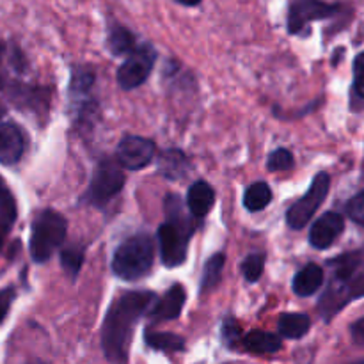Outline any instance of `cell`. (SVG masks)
I'll return each instance as SVG.
<instances>
[{
    "mask_svg": "<svg viewBox=\"0 0 364 364\" xmlns=\"http://www.w3.org/2000/svg\"><path fill=\"white\" fill-rule=\"evenodd\" d=\"M156 302L153 291H127L110 304L102 327V348L107 361L127 364L132 336L139 320L151 311Z\"/></svg>",
    "mask_w": 364,
    "mask_h": 364,
    "instance_id": "cell-1",
    "label": "cell"
},
{
    "mask_svg": "<svg viewBox=\"0 0 364 364\" xmlns=\"http://www.w3.org/2000/svg\"><path fill=\"white\" fill-rule=\"evenodd\" d=\"M359 263L355 255H343L333 262V279L318 301V311L326 322L352 301L364 297V272H359Z\"/></svg>",
    "mask_w": 364,
    "mask_h": 364,
    "instance_id": "cell-2",
    "label": "cell"
},
{
    "mask_svg": "<svg viewBox=\"0 0 364 364\" xmlns=\"http://www.w3.org/2000/svg\"><path fill=\"white\" fill-rule=\"evenodd\" d=\"M166 212L169 219L159 228V244L162 263L169 269L180 267L187 259L188 240L194 228L181 215V206L178 196L171 194L166 198Z\"/></svg>",
    "mask_w": 364,
    "mask_h": 364,
    "instance_id": "cell-3",
    "label": "cell"
},
{
    "mask_svg": "<svg viewBox=\"0 0 364 364\" xmlns=\"http://www.w3.org/2000/svg\"><path fill=\"white\" fill-rule=\"evenodd\" d=\"M155 259V245L144 233L127 238L112 256V272L119 279L137 281L148 276Z\"/></svg>",
    "mask_w": 364,
    "mask_h": 364,
    "instance_id": "cell-4",
    "label": "cell"
},
{
    "mask_svg": "<svg viewBox=\"0 0 364 364\" xmlns=\"http://www.w3.org/2000/svg\"><path fill=\"white\" fill-rule=\"evenodd\" d=\"M68 223L55 210H43L32 220L31 256L36 263H45L66 238Z\"/></svg>",
    "mask_w": 364,
    "mask_h": 364,
    "instance_id": "cell-5",
    "label": "cell"
},
{
    "mask_svg": "<svg viewBox=\"0 0 364 364\" xmlns=\"http://www.w3.org/2000/svg\"><path fill=\"white\" fill-rule=\"evenodd\" d=\"M124 187V173L119 162L103 159L96 166L91 185L84 196V201L92 206H105L114 196L119 194Z\"/></svg>",
    "mask_w": 364,
    "mask_h": 364,
    "instance_id": "cell-6",
    "label": "cell"
},
{
    "mask_svg": "<svg viewBox=\"0 0 364 364\" xmlns=\"http://www.w3.org/2000/svg\"><path fill=\"white\" fill-rule=\"evenodd\" d=\"M331 188V176L327 173H318L313 178L309 191L290 206L287 212V223L291 230H304L316 213V210L323 205Z\"/></svg>",
    "mask_w": 364,
    "mask_h": 364,
    "instance_id": "cell-7",
    "label": "cell"
},
{
    "mask_svg": "<svg viewBox=\"0 0 364 364\" xmlns=\"http://www.w3.org/2000/svg\"><path fill=\"white\" fill-rule=\"evenodd\" d=\"M155 60L156 52L153 50V46L142 45L139 46V48H135L134 52L128 55V59L121 64L119 70H117V84H119L124 91L137 89L139 85H142L148 80Z\"/></svg>",
    "mask_w": 364,
    "mask_h": 364,
    "instance_id": "cell-8",
    "label": "cell"
},
{
    "mask_svg": "<svg viewBox=\"0 0 364 364\" xmlns=\"http://www.w3.org/2000/svg\"><path fill=\"white\" fill-rule=\"evenodd\" d=\"M338 11H340L338 4L316 2V0L294 2L290 6V11H288V32L290 34H302L311 21L334 16Z\"/></svg>",
    "mask_w": 364,
    "mask_h": 364,
    "instance_id": "cell-9",
    "label": "cell"
},
{
    "mask_svg": "<svg viewBox=\"0 0 364 364\" xmlns=\"http://www.w3.org/2000/svg\"><path fill=\"white\" fill-rule=\"evenodd\" d=\"M153 156H155V142L151 139L127 135L117 146V162L124 169H142L151 162Z\"/></svg>",
    "mask_w": 364,
    "mask_h": 364,
    "instance_id": "cell-10",
    "label": "cell"
},
{
    "mask_svg": "<svg viewBox=\"0 0 364 364\" xmlns=\"http://www.w3.org/2000/svg\"><path fill=\"white\" fill-rule=\"evenodd\" d=\"M343 230V217L336 212H327L309 230V242L315 249H327L338 240Z\"/></svg>",
    "mask_w": 364,
    "mask_h": 364,
    "instance_id": "cell-11",
    "label": "cell"
},
{
    "mask_svg": "<svg viewBox=\"0 0 364 364\" xmlns=\"http://www.w3.org/2000/svg\"><path fill=\"white\" fill-rule=\"evenodd\" d=\"M25 151V139L20 127L14 123L0 124V164L14 166Z\"/></svg>",
    "mask_w": 364,
    "mask_h": 364,
    "instance_id": "cell-12",
    "label": "cell"
},
{
    "mask_svg": "<svg viewBox=\"0 0 364 364\" xmlns=\"http://www.w3.org/2000/svg\"><path fill=\"white\" fill-rule=\"evenodd\" d=\"M185 301H187V291L181 284H173L169 288L164 299H160L159 302H155V306L151 308V318L155 322H167V320H174L181 315V309H183Z\"/></svg>",
    "mask_w": 364,
    "mask_h": 364,
    "instance_id": "cell-13",
    "label": "cell"
},
{
    "mask_svg": "<svg viewBox=\"0 0 364 364\" xmlns=\"http://www.w3.org/2000/svg\"><path fill=\"white\" fill-rule=\"evenodd\" d=\"M215 205V191L205 180L196 181L191 185L187 194V206L191 210V215L196 219H203L210 213V210Z\"/></svg>",
    "mask_w": 364,
    "mask_h": 364,
    "instance_id": "cell-14",
    "label": "cell"
},
{
    "mask_svg": "<svg viewBox=\"0 0 364 364\" xmlns=\"http://www.w3.org/2000/svg\"><path fill=\"white\" fill-rule=\"evenodd\" d=\"M156 167H159V173L164 178L181 180L183 176H187L188 169H191V162H188L187 155L180 149H167V151L160 153Z\"/></svg>",
    "mask_w": 364,
    "mask_h": 364,
    "instance_id": "cell-15",
    "label": "cell"
},
{
    "mask_svg": "<svg viewBox=\"0 0 364 364\" xmlns=\"http://www.w3.org/2000/svg\"><path fill=\"white\" fill-rule=\"evenodd\" d=\"M323 284V269L316 263L306 265L297 276L294 277V291L299 297H311Z\"/></svg>",
    "mask_w": 364,
    "mask_h": 364,
    "instance_id": "cell-16",
    "label": "cell"
},
{
    "mask_svg": "<svg viewBox=\"0 0 364 364\" xmlns=\"http://www.w3.org/2000/svg\"><path fill=\"white\" fill-rule=\"evenodd\" d=\"M242 343L252 354H276L283 347L281 338L277 334L265 333V331H252L244 338Z\"/></svg>",
    "mask_w": 364,
    "mask_h": 364,
    "instance_id": "cell-17",
    "label": "cell"
},
{
    "mask_svg": "<svg viewBox=\"0 0 364 364\" xmlns=\"http://www.w3.org/2000/svg\"><path fill=\"white\" fill-rule=\"evenodd\" d=\"M311 327V318L306 313H284L279 318V333L281 336L299 340L306 336Z\"/></svg>",
    "mask_w": 364,
    "mask_h": 364,
    "instance_id": "cell-18",
    "label": "cell"
},
{
    "mask_svg": "<svg viewBox=\"0 0 364 364\" xmlns=\"http://www.w3.org/2000/svg\"><path fill=\"white\" fill-rule=\"evenodd\" d=\"M270 201H272V191L265 181H256L244 194V206L252 213L265 210Z\"/></svg>",
    "mask_w": 364,
    "mask_h": 364,
    "instance_id": "cell-19",
    "label": "cell"
},
{
    "mask_svg": "<svg viewBox=\"0 0 364 364\" xmlns=\"http://www.w3.org/2000/svg\"><path fill=\"white\" fill-rule=\"evenodd\" d=\"M226 265V256L223 252H217L213 255L208 262L205 263V269H203V277H201V291L213 290L217 284L223 279V270Z\"/></svg>",
    "mask_w": 364,
    "mask_h": 364,
    "instance_id": "cell-20",
    "label": "cell"
},
{
    "mask_svg": "<svg viewBox=\"0 0 364 364\" xmlns=\"http://www.w3.org/2000/svg\"><path fill=\"white\" fill-rule=\"evenodd\" d=\"M109 50L114 55H128L135 50V38L127 27L116 25L109 31Z\"/></svg>",
    "mask_w": 364,
    "mask_h": 364,
    "instance_id": "cell-21",
    "label": "cell"
},
{
    "mask_svg": "<svg viewBox=\"0 0 364 364\" xmlns=\"http://www.w3.org/2000/svg\"><path fill=\"white\" fill-rule=\"evenodd\" d=\"M146 343L155 350L180 352L185 348V340L173 333H146Z\"/></svg>",
    "mask_w": 364,
    "mask_h": 364,
    "instance_id": "cell-22",
    "label": "cell"
},
{
    "mask_svg": "<svg viewBox=\"0 0 364 364\" xmlns=\"http://www.w3.org/2000/svg\"><path fill=\"white\" fill-rule=\"evenodd\" d=\"M18 215L16 210V201H14V196L11 194V191L7 188L6 181L0 178V224L6 226L9 230L14 224Z\"/></svg>",
    "mask_w": 364,
    "mask_h": 364,
    "instance_id": "cell-23",
    "label": "cell"
},
{
    "mask_svg": "<svg viewBox=\"0 0 364 364\" xmlns=\"http://www.w3.org/2000/svg\"><path fill=\"white\" fill-rule=\"evenodd\" d=\"M82 263H84V249L80 245H70V247H64L60 252V265L66 270L68 276L71 279H77L78 272L82 269Z\"/></svg>",
    "mask_w": 364,
    "mask_h": 364,
    "instance_id": "cell-24",
    "label": "cell"
},
{
    "mask_svg": "<svg viewBox=\"0 0 364 364\" xmlns=\"http://www.w3.org/2000/svg\"><path fill=\"white\" fill-rule=\"evenodd\" d=\"M294 164L295 160L290 149L279 148L269 155V160H267V169L272 171V173H284V171H290L291 167H294Z\"/></svg>",
    "mask_w": 364,
    "mask_h": 364,
    "instance_id": "cell-25",
    "label": "cell"
},
{
    "mask_svg": "<svg viewBox=\"0 0 364 364\" xmlns=\"http://www.w3.org/2000/svg\"><path fill=\"white\" fill-rule=\"evenodd\" d=\"M263 267H265V256L249 255L247 258L242 262L240 269H242V274H244V277L249 281V283H256V281L262 277Z\"/></svg>",
    "mask_w": 364,
    "mask_h": 364,
    "instance_id": "cell-26",
    "label": "cell"
},
{
    "mask_svg": "<svg viewBox=\"0 0 364 364\" xmlns=\"http://www.w3.org/2000/svg\"><path fill=\"white\" fill-rule=\"evenodd\" d=\"M347 213L355 224H359V226L364 228V191L359 192V194H355L354 198L348 201Z\"/></svg>",
    "mask_w": 364,
    "mask_h": 364,
    "instance_id": "cell-27",
    "label": "cell"
},
{
    "mask_svg": "<svg viewBox=\"0 0 364 364\" xmlns=\"http://www.w3.org/2000/svg\"><path fill=\"white\" fill-rule=\"evenodd\" d=\"M354 89L361 98H364V52L355 57L354 63Z\"/></svg>",
    "mask_w": 364,
    "mask_h": 364,
    "instance_id": "cell-28",
    "label": "cell"
},
{
    "mask_svg": "<svg viewBox=\"0 0 364 364\" xmlns=\"http://www.w3.org/2000/svg\"><path fill=\"white\" fill-rule=\"evenodd\" d=\"M223 336L224 340H226L228 345H233L235 341H238V338H240V327H238V323L235 322L233 318H226L223 323Z\"/></svg>",
    "mask_w": 364,
    "mask_h": 364,
    "instance_id": "cell-29",
    "label": "cell"
},
{
    "mask_svg": "<svg viewBox=\"0 0 364 364\" xmlns=\"http://www.w3.org/2000/svg\"><path fill=\"white\" fill-rule=\"evenodd\" d=\"M350 334L352 340L364 348V318H359L358 322H354L350 326Z\"/></svg>",
    "mask_w": 364,
    "mask_h": 364,
    "instance_id": "cell-30",
    "label": "cell"
},
{
    "mask_svg": "<svg viewBox=\"0 0 364 364\" xmlns=\"http://www.w3.org/2000/svg\"><path fill=\"white\" fill-rule=\"evenodd\" d=\"M11 291H0V322L4 320V316H6L7 309H9V304H11Z\"/></svg>",
    "mask_w": 364,
    "mask_h": 364,
    "instance_id": "cell-31",
    "label": "cell"
},
{
    "mask_svg": "<svg viewBox=\"0 0 364 364\" xmlns=\"http://www.w3.org/2000/svg\"><path fill=\"white\" fill-rule=\"evenodd\" d=\"M4 57H6V46H4L2 43H0V87H2V85H4V70H2Z\"/></svg>",
    "mask_w": 364,
    "mask_h": 364,
    "instance_id": "cell-32",
    "label": "cell"
},
{
    "mask_svg": "<svg viewBox=\"0 0 364 364\" xmlns=\"http://www.w3.org/2000/svg\"><path fill=\"white\" fill-rule=\"evenodd\" d=\"M6 233H7V228L0 224V249H2L4 240H6Z\"/></svg>",
    "mask_w": 364,
    "mask_h": 364,
    "instance_id": "cell-33",
    "label": "cell"
},
{
    "mask_svg": "<svg viewBox=\"0 0 364 364\" xmlns=\"http://www.w3.org/2000/svg\"><path fill=\"white\" fill-rule=\"evenodd\" d=\"M354 364H364V363H354Z\"/></svg>",
    "mask_w": 364,
    "mask_h": 364,
    "instance_id": "cell-34",
    "label": "cell"
}]
</instances>
